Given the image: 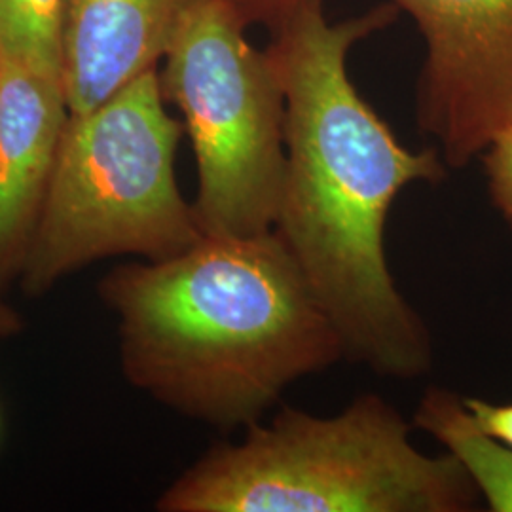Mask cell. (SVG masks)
Returning <instances> with one entry per match:
<instances>
[{
	"label": "cell",
	"instance_id": "cell-1",
	"mask_svg": "<svg viewBox=\"0 0 512 512\" xmlns=\"http://www.w3.org/2000/svg\"><path fill=\"white\" fill-rule=\"evenodd\" d=\"M395 4L330 23L323 0H300L266 50L285 99L287 177L275 232L340 332L346 357L376 374L429 372L433 344L385 256V222L406 186L439 183V150L399 143L348 74L355 42L384 29Z\"/></svg>",
	"mask_w": 512,
	"mask_h": 512
},
{
	"label": "cell",
	"instance_id": "cell-2",
	"mask_svg": "<svg viewBox=\"0 0 512 512\" xmlns=\"http://www.w3.org/2000/svg\"><path fill=\"white\" fill-rule=\"evenodd\" d=\"M129 384L177 414L247 429L346 346L281 236H202L120 264L97 287Z\"/></svg>",
	"mask_w": 512,
	"mask_h": 512
},
{
	"label": "cell",
	"instance_id": "cell-3",
	"mask_svg": "<svg viewBox=\"0 0 512 512\" xmlns=\"http://www.w3.org/2000/svg\"><path fill=\"white\" fill-rule=\"evenodd\" d=\"M384 397L336 416L285 406L239 442L213 446L156 503L162 512H473L482 497L458 459L427 456Z\"/></svg>",
	"mask_w": 512,
	"mask_h": 512
},
{
	"label": "cell",
	"instance_id": "cell-4",
	"mask_svg": "<svg viewBox=\"0 0 512 512\" xmlns=\"http://www.w3.org/2000/svg\"><path fill=\"white\" fill-rule=\"evenodd\" d=\"M156 69L69 116L19 262L25 294L110 256L164 260L202 238L175 177L184 126L165 109Z\"/></svg>",
	"mask_w": 512,
	"mask_h": 512
},
{
	"label": "cell",
	"instance_id": "cell-5",
	"mask_svg": "<svg viewBox=\"0 0 512 512\" xmlns=\"http://www.w3.org/2000/svg\"><path fill=\"white\" fill-rule=\"evenodd\" d=\"M230 0H207L184 21L165 54L162 88L183 114L203 236L274 230L285 177V99L266 52L245 38Z\"/></svg>",
	"mask_w": 512,
	"mask_h": 512
},
{
	"label": "cell",
	"instance_id": "cell-6",
	"mask_svg": "<svg viewBox=\"0 0 512 512\" xmlns=\"http://www.w3.org/2000/svg\"><path fill=\"white\" fill-rule=\"evenodd\" d=\"M420 27L427 57L420 128L461 169L512 131V0H393Z\"/></svg>",
	"mask_w": 512,
	"mask_h": 512
},
{
	"label": "cell",
	"instance_id": "cell-7",
	"mask_svg": "<svg viewBox=\"0 0 512 512\" xmlns=\"http://www.w3.org/2000/svg\"><path fill=\"white\" fill-rule=\"evenodd\" d=\"M207 0H67L63 88L86 114L156 69L188 16Z\"/></svg>",
	"mask_w": 512,
	"mask_h": 512
},
{
	"label": "cell",
	"instance_id": "cell-8",
	"mask_svg": "<svg viewBox=\"0 0 512 512\" xmlns=\"http://www.w3.org/2000/svg\"><path fill=\"white\" fill-rule=\"evenodd\" d=\"M69 116L63 78L0 59V277L19 270Z\"/></svg>",
	"mask_w": 512,
	"mask_h": 512
},
{
	"label": "cell",
	"instance_id": "cell-9",
	"mask_svg": "<svg viewBox=\"0 0 512 512\" xmlns=\"http://www.w3.org/2000/svg\"><path fill=\"white\" fill-rule=\"evenodd\" d=\"M414 425L458 459L492 512H512V450L476 425L463 397L429 387L414 414Z\"/></svg>",
	"mask_w": 512,
	"mask_h": 512
},
{
	"label": "cell",
	"instance_id": "cell-10",
	"mask_svg": "<svg viewBox=\"0 0 512 512\" xmlns=\"http://www.w3.org/2000/svg\"><path fill=\"white\" fill-rule=\"evenodd\" d=\"M67 0H0V59L63 78Z\"/></svg>",
	"mask_w": 512,
	"mask_h": 512
},
{
	"label": "cell",
	"instance_id": "cell-11",
	"mask_svg": "<svg viewBox=\"0 0 512 512\" xmlns=\"http://www.w3.org/2000/svg\"><path fill=\"white\" fill-rule=\"evenodd\" d=\"M486 186L497 213L512 228V131L482 154Z\"/></svg>",
	"mask_w": 512,
	"mask_h": 512
},
{
	"label": "cell",
	"instance_id": "cell-12",
	"mask_svg": "<svg viewBox=\"0 0 512 512\" xmlns=\"http://www.w3.org/2000/svg\"><path fill=\"white\" fill-rule=\"evenodd\" d=\"M463 404L486 435L512 450V403H490L478 397H463Z\"/></svg>",
	"mask_w": 512,
	"mask_h": 512
},
{
	"label": "cell",
	"instance_id": "cell-13",
	"mask_svg": "<svg viewBox=\"0 0 512 512\" xmlns=\"http://www.w3.org/2000/svg\"><path fill=\"white\" fill-rule=\"evenodd\" d=\"M245 21L249 19H270L277 23L300 0H230Z\"/></svg>",
	"mask_w": 512,
	"mask_h": 512
},
{
	"label": "cell",
	"instance_id": "cell-14",
	"mask_svg": "<svg viewBox=\"0 0 512 512\" xmlns=\"http://www.w3.org/2000/svg\"><path fill=\"white\" fill-rule=\"evenodd\" d=\"M25 327L23 317L6 300L0 298V342L18 336Z\"/></svg>",
	"mask_w": 512,
	"mask_h": 512
}]
</instances>
